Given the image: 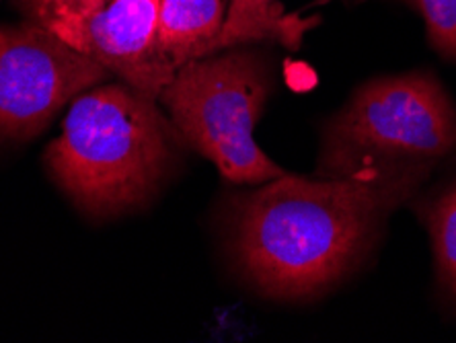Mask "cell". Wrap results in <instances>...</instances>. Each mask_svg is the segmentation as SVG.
<instances>
[{
  "label": "cell",
  "instance_id": "9c48e42d",
  "mask_svg": "<svg viewBox=\"0 0 456 343\" xmlns=\"http://www.w3.org/2000/svg\"><path fill=\"white\" fill-rule=\"evenodd\" d=\"M415 210L432 237L440 288L456 302V177L442 192L418 201Z\"/></svg>",
  "mask_w": 456,
  "mask_h": 343
},
{
  "label": "cell",
  "instance_id": "52a82bcc",
  "mask_svg": "<svg viewBox=\"0 0 456 343\" xmlns=\"http://www.w3.org/2000/svg\"><path fill=\"white\" fill-rule=\"evenodd\" d=\"M228 0H160L159 39L173 69L212 56Z\"/></svg>",
  "mask_w": 456,
  "mask_h": 343
},
{
  "label": "cell",
  "instance_id": "6da1fadb",
  "mask_svg": "<svg viewBox=\"0 0 456 343\" xmlns=\"http://www.w3.org/2000/svg\"><path fill=\"white\" fill-rule=\"evenodd\" d=\"M428 175H281L231 200V247L245 278L278 300H308L358 270L391 214Z\"/></svg>",
  "mask_w": 456,
  "mask_h": 343
},
{
  "label": "cell",
  "instance_id": "8fae6325",
  "mask_svg": "<svg viewBox=\"0 0 456 343\" xmlns=\"http://www.w3.org/2000/svg\"><path fill=\"white\" fill-rule=\"evenodd\" d=\"M110 3L111 0H60L58 9H48V11H66V12H75V15H91V12L105 9ZM42 9H45V6H42Z\"/></svg>",
  "mask_w": 456,
  "mask_h": 343
},
{
  "label": "cell",
  "instance_id": "3957f363",
  "mask_svg": "<svg viewBox=\"0 0 456 343\" xmlns=\"http://www.w3.org/2000/svg\"><path fill=\"white\" fill-rule=\"evenodd\" d=\"M456 152V105L432 72L387 77L355 91L325 126V179L430 175Z\"/></svg>",
  "mask_w": 456,
  "mask_h": 343
},
{
  "label": "cell",
  "instance_id": "277c9868",
  "mask_svg": "<svg viewBox=\"0 0 456 343\" xmlns=\"http://www.w3.org/2000/svg\"><path fill=\"white\" fill-rule=\"evenodd\" d=\"M270 89L265 60L231 48L181 66L159 103L185 146L212 160L226 181L261 185L286 175L253 136Z\"/></svg>",
  "mask_w": 456,
  "mask_h": 343
},
{
  "label": "cell",
  "instance_id": "5b68a950",
  "mask_svg": "<svg viewBox=\"0 0 456 343\" xmlns=\"http://www.w3.org/2000/svg\"><path fill=\"white\" fill-rule=\"evenodd\" d=\"M107 77L97 60L33 19L0 25V143L37 136L69 101Z\"/></svg>",
  "mask_w": 456,
  "mask_h": 343
},
{
  "label": "cell",
  "instance_id": "7c38bea8",
  "mask_svg": "<svg viewBox=\"0 0 456 343\" xmlns=\"http://www.w3.org/2000/svg\"><path fill=\"white\" fill-rule=\"evenodd\" d=\"M27 3L45 6V9H58L60 6V0H27Z\"/></svg>",
  "mask_w": 456,
  "mask_h": 343
},
{
  "label": "cell",
  "instance_id": "7a4b0ae2",
  "mask_svg": "<svg viewBox=\"0 0 456 343\" xmlns=\"http://www.w3.org/2000/svg\"><path fill=\"white\" fill-rule=\"evenodd\" d=\"M183 148L157 99L113 83L72 99L62 134L44 159L80 212L111 218L149 204L175 175Z\"/></svg>",
  "mask_w": 456,
  "mask_h": 343
},
{
  "label": "cell",
  "instance_id": "30bf717a",
  "mask_svg": "<svg viewBox=\"0 0 456 343\" xmlns=\"http://www.w3.org/2000/svg\"><path fill=\"white\" fill-rule=\"evenodd\" d=\"M424 19L432 48L456 60V0H403Z\"/></svg>",
  "mask_w": 456,
  "mask_h": 343
},
{
  "label": "cell",
  "instance_id": "8992f818",
  "mask_svg": "<svg viewBox=\"0 0 456 343\" xmlns=\"http://www.w3.org/2000/svg\"><path fill=\"white\" fill-rule=\"evenodd\" d=\"M27 19L42 23L72 48L97 60L103 69L142 95L157 99L175 69L159 39L160 0H111L91 15L48 11L25 3Z\"/></svg>",
  "mask_w": 456,
  "mask_h": 343
},
{
  "label": "cell",
  "instance_id": "ba28073f",
  "mask_svg": "<svg viewBox=\"0 0 456 343\" xmlns=\"http://www.w3.org/2000/svg\"><path fill=\"white\" fill-rule=\"evenodd\" d=\"M311 19L286 15L280 0H228L226 21L214 53L253 42H278L297 50Z\"/></svg>",
  "mask_w": 456,
  "mask_h": 343
}]
</instances>
